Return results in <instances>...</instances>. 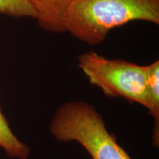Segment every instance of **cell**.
<instances>
[{
	"instance_id": "6da1fadb",
	"label": "cell",
	"mask_w": 159,
	"mask_h": 159,
	"mask_svg": "<svg viewBox=\"0 0 159 159\" xmlns=\"http://www.w3.org/2000/svg\"><path fill=\"white\" fill-rule=\"evenodd\" d=\"M133 21L159 24V0H70L66 31L83 42L99 44L112 29Z\"/></svg>"
},
{
	"instance_id": "7a4b0ae2",
	"label": "cell",
	"mask_w": 159,
	"mask_h": 159,
	"mask_svg": "<svg viewBox=\"0 0 159 159\" xmlns=\"http://www.w3.org/2000/svg\"><path fill=\"white\" fill-rule=\"evenodd\" d=\"M49 130L57 142L78 143L92 159H134L108 130L94 105L85 101H71L60 105Z\"/></svg>"
},
{
	"instance_id": "3957f363",
	"label": "cell",
	"mask_w": 159,
	"mask_h": 159,
	"mask_svg": "<svg viewBox=\"0 0 159 159\" xmlns=\"http://www.w3.org/2000/svg\"><path fill=\"white\" fill-rule=\"evenodd\" d=\"M78 66L91 84L109 97H119L149 111L147 65L122 59H108L90 50L78 57Z\"/></svg>"
},
{
	"instance_id": "277c9868",
	"label": "cell",
	"mask_w": 159,
	"mask_h": 159,
	"mask_svg": "<svg viewBox=\"0 0 159 159\" xmlns=\"http://www.w3.org/2000/svg\"><path fill=\"white\" fill-rule=\"evenodd\" d=\"M38 13V25L43 30L66 32L65 15L70 0H28Z\"/></svg>"
},
{
	"instance_id": "5b68a950",
	"label": "cell",
	"mask_w": 159,
	"mask_h": 159,
	"mask_svg": "<svg viewBox=\"0 0 159 159\" xmlns=\"http://www.w3.org/2000/svg\"><path fill=\"white\" fill-rule=\"evenodd\" d=\"M147 89H148L150 109L148 113L153 117L154 128L152 144L154 148H159V61L147 65Z\"/></svg>"
},
{
	"instance_id": "8992f818",
	"label": "cell",
	"mask_w": 159,
	"mask_h": 159,
	"mask_svg": "<svg viewBox=\"0 0 159 159\" xmlns=\"http://www.w3.org/2000/svg\"><path fill=\"white\" fill-rule=\"evenodd\" d=\"M0 148L5 154L13 159H27L31 149L27 144L21 142L13 134L2 110L0 107Z\"/></svg>"
},
{
	"instance_id": "52a82bcc",
	"label": "cell",
	"mask_w": 159,
	"mask_h": 159,
	"mask_svg": "<svg viewBox=\"0 0 159 159\" xmlns=\"http://www.w3.org/2000/svg\"><path fill=\"white\" fill-rule=\"evenodd\" d=\"M0 13L17 18L38 17L36 10L28 0H0Z\"/></svg>"
}]
</instances>
